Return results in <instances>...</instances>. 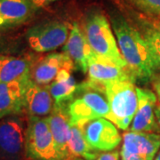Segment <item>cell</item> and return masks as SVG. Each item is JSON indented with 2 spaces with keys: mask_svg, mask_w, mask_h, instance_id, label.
Here are the masks:
<instances>
[{
  "mask_svg": "<svg viewBox=\"0 0 160 160\" xmlns=\"http://www.w3.org/2000/svg\"><path fill=\"white\" fill-rule=\"evenodd\" d=\"M154 160H160V150L159 152H158V154L157 155V157H156V158Z\"/></svg>",
  "mask_w": 160,
  "mask_h": 160,
  "instance_id": "28",
  "label": "cell"
},
{
  "mask_svg": "<svg viewBox=\"0 0 160 160\" xmlns=\"http://www.w3.org/2000/svg\"><path fill=\"white\" fill-rule=\"evenodd\" d=\"M70 31L69 23L61 21H48L29 28L26 40L36 52H48L63 46Z\"/></svg>",
  "mask_w": 160,
  "mask_h": 160,
  "instance_id": "6",
  "label": "cell"
},
{
  "mask_svg": "<svg viewBox=\"0 0 160 160\" xmlns=\"http://www.w3.org/2000/svg\"><path fill=\"white\" fill-rule=\"evenodd\" d=\"M83 30L92 50L96 55L127 68L111 25L102 12H89L85 18Z\"/></svg>",
  "mask_w": 160,
  "mask_h": 160,
  "instance_id": "3",
  "label": "cell"
},
{
  "mask_svg": "<svg viewBox=\"0 0 160 160\" xmlns=\"http://www.w3.org/2000/svg\"><path fill=\"white\" fill-rule=\"evenodd\" d=\"M151 83H152V87L154 89L155 93L157 94L160 102V73L155 75L151 80Z\"/></svg>",
  "mask_w": 160,
  "mask_h": 160,
  "instance_id": "25",
  "label": "cell"
},
{
  "mask_svg": "<svg viewBox=\"0 0 160 160\" xmlns=\"http://www.w3.org/2000/svg\"><path fill=\"white\" fill-rule=\"evenodd\" d=\"M159 23H160V22H159Z\"/></svg>",
  "mask_w": 160,
  "mask_h": 160,
  "instance_id": "30",
  "label": "cell"
},
{
  "mask_svg": "<svg viewBox=\"0 0 160 160\" xmlns=\"http://www.w3.org/2000/svg\"><path fill=\"white\" fill-rule=\"evenodd\" d=\"M36 62L30 56L0 55V83L29 78Z\"/></svg>",
  "mask_w": 160,
  "mask_h": 160,
  "instance_id": "18",
  "label": "cell"
},
{
  "mask_svg": "<svg viewBox=\"0 0 160 160\" xmlns=\"http://www.w3.org/2000/svg\"><path fill=\"white\" fill-rule=\"evenodd\" d=\"M87 74V82L98 86H102L110 82L121 80H131L135 82L127 68L99 57L93 52L88 60Z\"/></svg>",
  "mask_w": 160,
  "mask_h": 160,
  "instance_id": "9",
  "label": "cell"
},
{
  "mask_svg": "<svg viewBox=\"0 0 160 160\" xmlns=\"http://www.w3.org/2000/svg\"><path fill=\"white\" fill-rule=\"evenodd\" d=\"M46 119L52 133L58 154L61 159L66 160L70 131V120L67 105H54L51 113L46 117Z\"/></svg>",
  "mask_w": 160,
  "mask_h": 160,
  "instance_id": "15",
  "label": "cell"
},
{
  "mask_svg": "<svg viewBox=\"0 0 160 160\" xmlns=\"http://www.w3.org/2000/svg\"><path fill=\"white\" fill-rule=\"evenodd\" d=\"M78 86L71 70L62 69L49 85L54 105H67L74 96Z\"/></svg>",
  "mask_w": 160,
  "mask_h": 160,
  "instance_id": "20",
  "label": "cell"
},
{
  "mask_svg": "<svg viewBox=\"0 0 160 160\" xmlns=\"http://www.w3.org/2000/svg\"><path fill=\"white\" fill-rule=\"evenodd\" d=\"M31 78L0 83V119L24 110L25 93Z\"/></svg>",
  "mask_w": 160,
  "mask_h": 160,
  "instance_id": "11",
  "label": "cell"
},
{
  "mask_svg": "<svg viewBox=\"0 0 160 160\" xmlns=\"http://www.w3.org/2000/svg\"><path fill=\"white\" fill-rule=\"evenodd\" d=\"M157 110H158V111L160 113V102H159V104H158V105H157Z\"/></svg>",
  "mask_w": 160,
  "mask_h": 160,
  "instance_id": "29",
  "label": "cell"
},
{
  "mask_svg": "<svg viewBox=\"0 0 160 160\" xmlns=\"http://www.w3.org/2000/svg\"><path fill=\"white\" fill-rule=\"evenodd\" d=\"M143 37L148 45L156 71H160V23L145 30Z\"/></svg>",
  "mask_w": 160,
  "mask_h": 160,
  "instance_id": "21",
  "label": "cell"
},
{
  "mask_svg": "<svg viewBox=\"0 0 160 160\" xmlns=\"http://www.w3.org/2000/svg\"><path fill=\"white\" fill-rule=\"evenodd\" d=\"M25 156L29 160H62L46 117L29 118L25 133Z\"/></svg>",
  "mask_w": 160,
  "mask_h": 160,
  "instance_id": "5",
  "label": "cell"
},
{
  "mask_svg": "<svg viewBox=\"0 0 160 160\" xmlns=\"http://www.w3.org/2000/svg\"><path fill=\"white\" fill-rule=\"evenodd\" d=\"M32 5L34 6V8L36 9V11H38V9H41L43 7L51 5L52 3L59 1V0H30Z\"/></svg>",
  "mask_w": 160,
  "mask_h": 160,
  "instance_id": "24",
  "label": "cell"
},
{
  "mask_svg": "<svg viewBox=\"0 0 160 160\" xmlns=\"http://www.w3.org/2000/svg\"><path fill=\"white\" fill-rule=\"evenodd\" d=\"M160 148V135L146 132H127L123 134L121 152L154 160Z\"/></svg>",
  "mask_w": 160,
  "mask_h": 160,
  "instance_id": "13",
  "label": "cell"
},
{
  "mask_svg": "<svg viewBox=\"0 0 160 160\" xmlns=\"http://www.w3.org/2000/svg\"><path fill=\"white\" fill-rule=\"evenodd\" d=\"M6 47V38L3 37V35L0 34V53L5 50ZM1 55V54H0Z\"/></svg>",
  "mask_w": 160,
  "mask_h": 160,
  "instance_id": "26",
  "label": "cell"
},
{
  "mask_svg": "<svg viewBox=\"0 0 160 160\" xmlns=\"http://www.w3.org/2000/svg\"><path fill=\"white\" fill-rule=\"evenodd\" d=\"M74 63L65 52H52L35 63L30 78L36 84L50 85L62 69L72 70Z\"/></svg>",
  "mask_w": 160,
  "mask_h": 160,
  "instance_id": "12",
  "label": "cell"
},
{
  "mask_svg": "<svg viewBox=\"0 0 160 160\" xmlns=\"http://www.w3.org/2000/svg\"><path fill=\"white\" fill-rule=\"evenodd\" d=\"M71 125L84 126L86 123L99 118L109 119L110 108L102 86L84 82L78 86L74 96L67 104Z\"/></svg>",
  "mask_w": 160,
  "mask_h": 160,
  "instance_id": "2",
  "label": "cell"
},
{
  "mask_svg": "<svg viewBox=\"0 0 160 160\" xmlns=\"http://www.w3.org/2000/svg\"><path fill=\"white\" fill-rule=\"evenodd\" d=\"M35 12L30 0H0V30L27 22Z\"/></svg>",
  "mask_w": 160,
  "mask_h": 160,
  "instance_id": "17",
  "label": "cell"
},
{
  "mask_svg": "<svg viewBox=\"0 0 160 160\" xmlns=\"http://www.w3.org/2000/svg\"><path fill=\"white\" fill-rule=\"evenodd\" d=\"M98 155L99 153L97 151L92 149L87 142L83 126L70 124L68 156L66 160H74L77 158L92 160L97 158Z\"/></svg>",
  "mask_w": 160,
  "mask_h": 160,
  "instance_id": "19",
  "label": "cell"
},
{
  "mask_svg": "<svg viewBox=\"0 0 160 160\" xmlns=\"http://www.w3.org/2000/svg\"><path fill=\"white\" fill-rule=\"evenodd\" d=\"M138 11L150 16L160 19V0H126Z\"/></svg>",
  "mask_w": 160,
  "mask_h": 160,
  "instance_id": "22",
  "label": "cell"
},
{
  "mask_svg": "<svg viewBox=\"0 0 160 160\" xmlns=\"http://www.w3.org/2000/svg\"><path fill=\"white\" fill-rule=\"evenodd\" d=\"M83 128L87 142L97 152L112 151L122 141L118 127L105 118L92 120Z\"/></svg>",
  "mask_w": 160,
  "mask_h": 160,
  "instance_id": "8",
  "label": "cell"
},
{
  "mask_svg": "<svg viewBox=\"0 0 160 160\" xmlns=\"http://www.w3.org/2000/svg\"><path fill=\"white\" fill-rule=\"evenodd\" d=\"M111 23L120 52L134 81H151L157 71L143 35L120 14H113Z\"/></svg>",
  "mask_w": 160,
  "mask_h": 160,
  "instance_id": "1",
  "label": "cell"
},
{
  "mask_svg": "<svg viewBox=\"0 0 160 160\" xmlns=\"http://www.w3.org/2000/svg\"><path fill=\"white\" fill-rule=\"evenodd\" d=\"M26 127L19 115L0 119V160H23Z\"/></svg>",
  "mask_w": 160,
  "mask_h": 160,
  "instance_id": "7",
  "label": "cell"
},
{
  "mask_svg": "<svg viewBox=\"0 0 160 160\" xmlns=\"http://www.w3.org/2000/svg\"><path fill=\"white\" fill-rule=\"evenodd\" d=\"M110 108V120L120 130L131 126L138 108L136 86L131 80L114 81L102 86Z\"/></svg>",
  "mask_w": 160,
  "mask_h": 160,
  "instance_id": "4",
  "label": "cell"
},
{
  "mask_svg": "<svg viewBox=\"0 0 160 160\" xmlns=\"http://www.w3.org/2000/svg\"><path fill=\"white\" fill-rule=\"evenodd\" d=\"M54 102L52 97L49 85L42 86L30 79L25 93L24 110L29 117L45 118L52 112Z\"/></svg>",
  "mask_w": 160,
  "mask_h": 160,
  "instance_id": "16",
  "label": "cell"
},
{
  "mask_svg": "<svg viewBox=\"0 0 160 160\" xmlns=\"http://www.w3.org/2000/svg\"><path fill=\"white\" fill-rule=\"evenodd\" d=\"M119 152L118 151H109V152H103L98 155L97 158L92 160H119ZM74 160H85L81 158H77Z\"/></svg>",
  "mask_w": 160,
  "mask_h": 160,
  "instance_id": "23",
  "label": "cell"
},
{
  "mask_svg": "<svg viewBox=\"0 0 160 160\" xmlns=\"http://www.w3.org/2000/svg\"><path fill=\"white\" fill-rule=\"evenodd\" d=\"M138 96V108L132 119L130 131L154 132L159 131L157 123V94L149 89L136 86Z\"/></svg>",
  "mask_w": 160,
  "mask_h": 160,
  "instance_id": "10",
  "label": "cell"
},
{
  "mask_svg": "<svg viewBox=\"0 0 160 160\" xmlns=\"http://www.w3.org/2000/svg\"><path fill=\"white\" fill-rule=\"evenodd\" d=\"M63 52L71 59L76 69L83 73L87 72L88 60L92 50L84 30L77 23H74L70 28L69 38L63 46Z\"/></svg>",
  "mask_w": 160,
  "mask_h": 160,
  "instance_id": "14",
  "label": "cell"
},
{
  "mask_svg": "<svg viewBox=\"0 0 160 160\" xmlns=\"http://www.w3.org/2000/svg\"><path fill=\"white\" fill-rule=\"evenodd\" d=\"M156 116H157V119H158V125H159L160 126V113L157 110V109H156Z\"/></svg>",
  "mask_w": 160,
  "mask_h": 160,
  "instance_id": "27",
  "label": "cell"
}]
</instances>
